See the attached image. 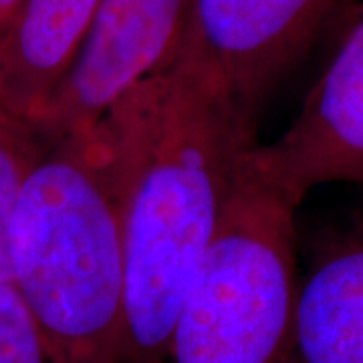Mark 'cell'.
<instances>
[{"mask_svg":"<svg viewBox=\"0 0 363 363\" xmlns=\"http://www.w3.org/2000/svg\"><path fill=\"white\" fill-rule=\"evenodd\" d=\"M250 168L293 208L315 186L363 184V16L291 128L277 142L255 145Z\"/></svg>","mask_w":363,"mask_h":363,"instance_id":"obj_6","label":"cell"},{"mask_svg":"<svg viewBox=\"0 0 363 363\" xmlns=\"http://www.w3.org/2000/svg\"><path fill=\"white\" fill-rule=\"evenodd\" d=\"M0 363H51L13 283L0 285Z\"/></svg>","mask_w":363,"mask_h":363,"instance_id":"obj_10","label":"cell"},{"mask_svg":"<svg viewBox=\"0 0 363 363\" xmlns=\"http://www.w3.org/2000/svg\"><path fill=\"white\" fill-rule=\"evenodd\" d=\"M295 212L252 172L248 156L182 298L172 363L289 362L298 286Z\"/></svg>","mask_w":363,"mask_h":363,"instance_id":"obj_3","label":"cell"},{"mask_svg":"<svg viewBox=\"0 0 363 363\" xmlns=\"http://www.w3.org/2000/svg\"><path fill=\"white\" fill-rule=\"evenodd\" d=\"M286 363H363V204L307 238Z\"/></svg>","mask_w":363,"mask_h":363,"instance_id":"obj_7","label":"cell"},{"mask_svg":"<svg viewBox=\"0 0 363 363\" xmlns=\"http://www.w3.org/2000/svg\"><path fill=\"white\" fill-rule=\"evenodd\" d=\"M350 4L351 0H194L169 59H188L216 73L242 116L259 125L272 93Z\"/></svg>","mask_w":363,"mask_h":363,"instance_id":"obj_4","label":"cell"},{"mask_svg":"<svg viewBox=\"0 0 363 363\" xmlns=\"http://www.w3.org/2000/svg\"><path fill=\"white\" fill-rule=\"evenodd\" d=\"M51 143L0 101V285L11 283V224L16 202Z\"/></svg>","mask_w":363,"mask_h":363,"instance_id":"obj_9","label":"cell"},{"mask_svg":"<svg viewBox=\"0 0 363 363\" xmlns=\"http://www.w3.org/2000/svg\"><path fill=\"white\" fill-rule=\"evenodd\" d=\"M116 186L130 363H166L182 298L257 145L216 73L169 59L95 125Z\"/></svg>","mask_w":363,"mask_h":363,"instance_id":"obj_1","label":"cell"},{"mask_svg":"<svg viewBox=\"0 0 363 363\" xmlns=\"http://www.w3.org/2000/svg\"><path fill=\"white\" fill-rule=\"evenodd\" d=\"M11 283L51 363H130L116 186L95 128L52 142L26 180Z\"/></svg>","mask_w":363,"mask_h":363,"instance_id":"obj_2","label":"cell"},{"mask_svg":"<svg viewBox=\"0 0 363 363\" xmlns=\"http://www.w3.org/2000/svg\"><path fill=\"white\" fill-rule=\"evenodd\" d=\"M23 0H0V33L11 25L14 14L18 13Z\"/></svg>","mask_w":363,"mask_h":363,"instance_id":"obj_11","label":"cell"},{"mask_svg":"<svg viewBox=\"0 0 363 363\" xmlns=\"http://www.w3.org/2000/svg\"><path fill=\"white\" fill-rule=\"evenodd\" d=\"M194 0H101L89 35L37 123L49 143L89 133L107 109L168 63Z\"/></svg>","mask_w":363,"mask_h":363,"instance_id":"obj_5","label":"cell"},{"mask_svg":"<svg viewBox=\"0 0 363 363\" xmlns=\"http://www.w3.org/2000/svg\"><path fill=\"white\" fill-rule=\"evenodd\" d=\"M101 0H23L0 33V101L35 128L89 35Z\"/></svg>","mask_w":363,"mask_h":363,"instance_id":"obj_8","label":"cell"}]
</instances>
